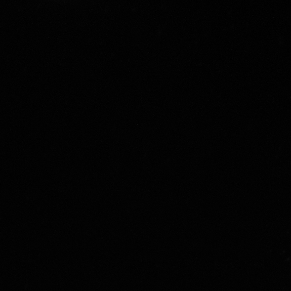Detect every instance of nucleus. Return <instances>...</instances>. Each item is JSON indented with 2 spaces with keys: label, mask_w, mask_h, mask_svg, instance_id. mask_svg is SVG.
<instances>
[]
</instances>
